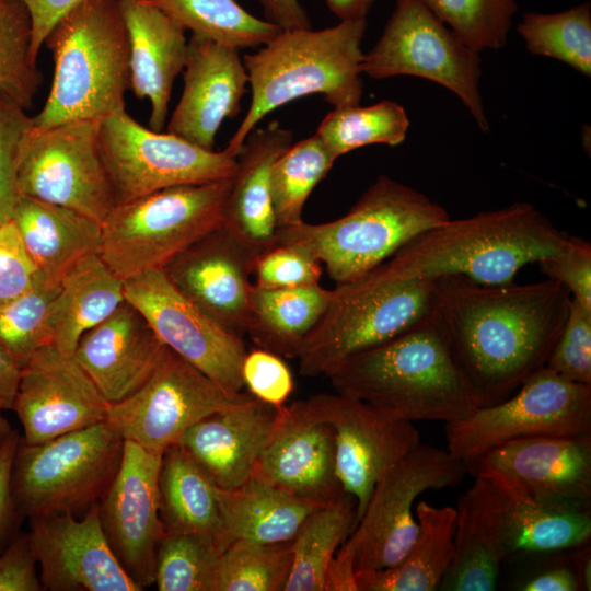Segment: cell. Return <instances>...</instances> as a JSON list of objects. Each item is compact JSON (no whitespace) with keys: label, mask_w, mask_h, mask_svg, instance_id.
<instances>
[{"label":"cell","mask_w":591,"mask_h":591,"mask_svg":"<svg viewBox=\"0 0 591 591\" xmlns=\"http://www.w3.org/2000/svg\"><path fill=\"white\" fill-rule=\"evenodd\" d=\"M433 313L478 404L511 396L544 368L567 321L571 294L557 281L433 280Z\"/></svg>","instance_id":"6da1fadb"},{"label":"cell","mask_w":591,"mask_h":591,"mask_svg":"<svg viewBox=\"0 0 591 591\" xmlns=\"http://www.w3.org/2000/svg\"><path fill=\"white\" fill-rule=\"evenodd\" d=\"M569 235L529 202L451 219L424 231L372 271L402 282L463 276L479 283L512 282L528 264L556 254Z\"/></svg>","instance_id":"7a4b0ae2"},{"label":"cell","mask_w":591,"mask_h":591,"mask_svg":"<svg viewBox=\"0 0 591 591\" xmlns=\"http://www.w3.org/2000/svg\"><path fill=\"white\" fill-rule=\"evenodd\" d=\"M343 395L410 421H456L479 404L433 311L401 334L338 363L327 375Z\"/></svg>","instance_id":"3957f363"},{"label":"cell","mask_w":591,"mask_h":591,"mask_svg":"<svg viewBox=\"0 0 591 591\" xmlns=\"http://www.w3.org/2000/svg\"><path fill=\"white\" fill-rule=\"evenodd\" d=\"M54 77L33 131L74 120H101L126 109L130 47L119 0H83L45 39Z\"/></svg>","instance_id":"277c9868"},{"label":"cell","mask_w":591,"mask_h":591,"mask_svg":"<svg viewBox=\"0 0 591 591\" xmlns=\"http://www.w3.org/2000/svg\"><path fill=\"white\" fill-rule=\"evenodd\" d=\"M366 28L367 20H357L317 31L280 30L257 51L244 55L252 97L225 150L236 155L267 114L299 97L321 94L334 108L358 105Z\"/></svg>","instance_id":"5b68a950"},{"label":"cell","mask_w":591,"mask_h":591,"mask_svg":"<svg viewBox=\"0 0 591 591\" xmlns=\"http://www.w3.org/2000/svg\"><path fill=\"white\" fill-rule=\"evenodd\" d=\"M450 218L421 192L380 175L344 216L277 231V244H297L315 256L335 283L352 281L412 239Z\"/></svg>","instance_id":"8992f818"},{"label":"cell","mask_w":591,"mask_h":591,"mask_svg":"<svg viewBox=\"0 0 591 591\" xmlns=\"http://www.w3.org/2000/svg\"><path fill=\"white\" fill-rule=\"evenodd\" d=\"M231 179L164 188L116 205L101 223L99 255L124 281L162 270L223 221Z\"/></svg>","instance_id":"52a82bcc"},{"label":"cell","mask_w":591,"mask_h":591,"mask_svg":"<svg viewBox=\"0 0 591 591\" xmlns=\"http://www.w3.org/2000/svg\"><path fill=\"white\" fill-rule=\"evenodd\" d=\"M433 280H384L371 270L331 290L328 305L297 359L303 376H326L346 358L376 346L433 311Z\"/></svg>","instance_id":"ba28073f"},{"label":"cell","mask_w":591,"mask_h":591,"mask_svg":"<svg viewBox=\"0 0 591 591\" xmlns=\"http://www.w3.org/2000/svg\"><path fill=\"white\" fill-rule=\"evenodd\" d=\"M124 439L105 420L38 444L20 438L11 493L22 517L86 511L115 477Z\"/></svg>","instance_id":"9c48e42d"},{"label":"cell","mask_w":591,"mask_h":591,"mask_svg":"<svg viewBox=\"0 0 591 591\" xmlns=\"http://www.w3.org/2000/svg\"><path fill=\"white\" fill-rule=\"evenodd\" d=\"M444 431L447 450L464 463L520 439H591V385L544 367L507 399L447 422Z\"/></svg>","instance_id":"30bf717a"},{"label":"cell","mask_w":591,"mask_h":591,"mask_svg":"<svg viewBox=\"0 0 591 591\" xmlns=\"http://www.w3.org/2000/svg\"><path fill=\"white\" fill-rule=\"evenodd\" d=\"M479 53L467 46L420 0H396L384 31L363 56L362 73L373 79L414 76L456 94L482 131L489 130L479 92Z\"/></svg>","instance_id":"8fae6325"},{"label":"cell","mask_w":591,"mask_h":591,"mask_svg":"<svg viewBox=\"0 0 591 591\" xmlns=\"http://www.w3.org/2000/svg\"><path fill=\"white\" fill-rule=\"evenodd\" d=\"M467 467L448 450L419 443L375 484L366 510L339 551L354 561L355 572L401 563L417 533L413 506L420 494L461 483Z\"/></svg>","instance_id":"7c38bea8"},{"label":"cell","mask_w":591,"mask_h":591,"mask_svg":"<svg viewBox=\"0 0 591 591\" xmlns=\"http://www.w3.org/2000/svg\"><path fill=\"white\" fill-rule=\"evenodd\" d=\"M103 161L116 205L154 192L231 179L236 155L200 148L178 136L149 129L127 112L100 120Z\"/></svg>","instance_id":"4fadbf2b"},{"label":"cell","mask_w":591,"mask_h":591,"mask_svg":"<svg viewBox=\"0 0 591 591\" xmlns=\"http://www.w3.org/2000/svg\"><path fill=\"white\" fill-rule=\"evenodd\" d=\"M252 397L224 390L166 347L143 384L111 404L106 420L124 440L163 455L205 417Z\"/></svg>","instance_id":"5bb4252c"},{"label":"cell","mask_w":591,"mask_h":591,"mask_svg":"<svg viewBox=\"0 0 591 591\" xmlns=\"http://www.w3.org/2000/svg\"><path fill=\"white\" fill-rule=\"evenodd\" d=\"M99 127L100 120H74L32 131L19 165L20 195L67 207L102 223L116 199Z\"/></svg>","instance_id":"9a60e30c"},{"label":"cell","mask_w":591,"mask_h":591,"mask_svg":"<svg viewBox=\"0 0 591 591\" xmlns=\"http://www.w3.org/2000/svg\"><path fill=\"white\" fill-rule=\"evenodd\" d=\"M125 298L147 318L165 347L227 391L243 392L247 352L237 337L208 317L167 280L162 270L124 281Z\"/></svg>","instance_id":"2e32d148"},{"label":"cell","mask_w":591,"mask_h":591,"mask_svg":"<svg viewBox=\"0 0 591 591\" xmlns=\"http://www.w3.org/2000/svg\"><path fill=\"white\" fill-rule=\"evenodd\" d=\"M333 426L336 470L345 493L355 497L356 525L378 480L420 443L413 421L339 393L313 395Z\"/></svg>","instance_id":"e0dca14e"},{"label":"cell","mask_w":591,"mask_h":591,"mask_svg":"<svg viewBox=\"0 0 591 591\" xmlns=\"http://www.w3.org/2000/svg\"><path fill=\"white\" fill-rule=\"evenodd\" d=\"M161 461V454L124 440L118 471L99 501L107 542L140 590L154 584L155 552L164 533L159 495Z\"/></svg>","instance_id":"ac0fdd59"},{"label":"cell","mask_w":591,"mask_h":591,"mask_svg":"<svg viewBox=\"0 0 591 591\" xmlns=\"http://www.w3.org/2000/svg\"><path fill=\"white\" fill-rule=\"evenodd\" d=\"M109 406L72 356L46 345L23 366L12 409L22 441L38 444L105 421Z\"/></svg>","instance_id":"d6986e66"},{"label":"cell","mask_w":591,"mask_h":591,"mask_svg":"<svg viewBox=\"0 0 591 591\" xmlns=\"http://www.w3.org/2000/svg\"><path fill=\"white\" fill-rule=\"evenodd\" d=\"M253 475L320 506L345 493L336 470L335 431L313 395L280 407Z\"/></svg>","instance_id":"ffe728a7"},{"label":"cell","mask_w":591,"mask_h":591,"mask_svg":"<svg viewBox=\"0 0 591 591\" xmlns=\"http://www.w3.org/2000/svg\"><path fill=\"white\" fill-rule=\"evenodd\" d=\"M28 536L44 590L141 591L107 542L99 502L83 518L71 512L30 518Z\"/></svg>","instance_id":"44dd1931"},{"label":"cell","mask_w":591,"mask_h":591,"mask_svg":"<svg viewBox=\"0 0 591 591\" xmlns=\"http://www.w3.org/2000/svg\"><path fill=\"white\" fill-rule=\"evenodd\" d=\"M473 476L503 561L510 557L575 549L590 543L591 509L541 501L494 471H477Z\"/></svg>","instance_id":"7402d4cb"},{"label":"cell","mask_w":591,"mask_h":591,"mask_svg":"<svg viewBox=\"0 0 591 591\" xmlns=\"http://www.w3.org/2000/svg\"><path fill=\"white\" fill-rule=\"evenodd\" d=\"M253 256L222 224L163 269L173 287L229 333L246 335Z\"/></svg>","instance_id":"603a6c76"},{"label":"cell","mask_w":591,"mask_h":591,"mask_svg":"<svg viewBox=\"0 0 591 591\" xmlns=\"http://www.w3.org/2000/svg\"><path fill=\"white\" fill-rule=\"evenodd\" d=\"M467 473H500L532 497L591 509V439L537 437L505 443L465 463Z\"/></svg>","instance_id":"cb8c5ba5"},{"label":"cell","mask_w":591,"mask_h":591,"mask_svg":"<svg viewBox=\"0 0 591 591\" xmlns=\"http://www.w3.org/2000/svg\"><path fill=\"white\" fill-rule=\"evenodd\" d=\"M183 71L184 89L167 132L213 150L222 121L237 116L246 92L248 74L240 50L192 34Z\"/></svg>","instance_id":"d4e9b609"},{"label":"cell","mask_w":591,"mask_h":591,"mask_svg":"<svg viewBox=\"0 0 591 591\" xmlns=\"http://www.w3.org/2000/svg\"><path fill=\"white\" fill-rule=\"evenodd\" d=\"M165 348L142 313L125 300L80 337L72 357L114 404L143 384Z\"/></svg>","instance_id":"484cf974"},{"label":"cell","mask_w":591,"mask_h":591,"mask_svg":"<svg viewBox=\"0 0 591 591\" xmlns=\"http://www.w3.org/2000/svg\"><path fill=\"white\" fill-rule=\"evenodd\" d=\"M279 409L252 397L205 417L188 428L176 444L219 488L239 487L253 476Z\"/></svg>","instance_id":"4316f807"},{"label":"cell","mask_w":591,"mask_h":591,"mask_svg":"<svg viewBox=\"0 0 591 591\" xmlns=\"http://www.w3.org/2000/svg\"><path fill=\"white\" fill-rule=\"evenodd\" d=\"M291 143L292 131L274 120L254 128L236 154L222 225L255 258L277 245L270 169Z\"/></svg>","instance_id":"83f0119b"},{"label":"cell","mask_w":591,"mask_h":591,"mask_svg":"<svg viewBox=\"0 0 591 591\" xmlns=\"http://www.w3.org/2000/svg\"><path fill=\"white\" fill-rule=\"evenodd\" d=\"M130 47V90L151 103L150 129L162 131L176 77L183 71L186 30L143 0H119Z\"/></svg>","instance_id":"f1b7e54d"},{"label":"cell","mask_w":591,"mask_h":591,"mask_svg":"<svg viewBox=\"0 0 591 591\" xmlns=\"http://www.w3.org/2000/svg\"><path fill=\"white\" fill-rule=\"evenodd\" d=\"M12 221L49 285L59 286L81 259L100 252L101 223L67 207L20 195Z\"/></svg>","instance_id":"f546056e"},{"label":"cell","mask_w":591,"mask_h":591,"mask_svg":"<svg viewBox=\"0 0 591 591\" xmlns=\"http://www.w3.org/2000/svg\"><path fill=\"white\" fill-rule=\"evenodd\" d=\"M223 549L233 542L276 544L292 541L301 523L323 507L252 476L239 487H218Z\"/></svg>","instance_id":"4dcf8cb0"},{"label":"cell","mask_w":591,"mask_h":591,"mask_svg":"<svg viewBox=\"0 0 591 591\" xmlns=\"http://www.w3.org/2000/svg\"><path fill=\"white\" fill-rule=\"evenodd\" d=\"M124 280L99 254L81 259L61 279L48 313L49 344L71 357L80 337L124 301Z\"/></svg>","instance_id":"1f68e13d"},{"label":"cell","mask_w":591,"mask_h":591,"mask_svg":"<svg viewBox=\"0 0 591 591\" xmlns=\"http://www.w3.org/2000/svg\"><path fill=\"white\" fill-rule=\"evenodd\" d=\"M415 515L418 533L405 558L393 567L356 571V591L439 590L454 553L456 509L419 501Z\"/></svg>","instance_id":"d6a6232c"},{"label":"cell","mask_w":591,"mask_h":591,"mask_svg":"<svg viewBox=\"0 0 591 591\" xmlns=\"http://www.w3.org/2000/svg\"><path fill=\"white\" fill-rule=\"evenodd\" d=\"M159 495L164 532L189 534L223 551L218 486L177 444L162 455Z\"/></svg>","instance_id":"836d02e7"},{"label":"cell","mask_w":591,"mask_h":591,"mask_svg":"<svg viewBox=\"0 0 591 591\" xmlns=\"http://www.w3.org/2000/svg\"><path fill=\"white\" fill-rule=\"evenodd\" d=\"M331 290L320 283L268 289L253 283L246 335L262 349L297 358L301 346L324 314Z\"/></svg>","instance_id":"e575fe53"},{"label":"cell","mask_w":591,"mask_h":591,"mask_svg":"<svg viewBox=\"0 0 591 591\" xmlns=\"http://www.w3.org/2000/svg\"><path fill=\"white\" fill-rule=\"evenodd\" d=\"M455 509L454 553L439 590L493 591L503 558L474 483L461 496Z\"/></svg>","instance_id":"d590c367"},{"label":"cell","mask_w":591,"mask_h":591,"mask_svg":"<svg viewBox=\"0 0 591 591\" xmlns=\"http://www.w3.org/2000/svg\"><path fill=\"white\" fill-rule=\"evenodd\" d=\"M354 496L312 511L291 541L292 565L283 591H325L329 565L339 546L356 528Z\"/></svg>","instance_id":"8d00e7d4"},{"label":"cell","mask_w":591,"mask_h":591,"mask_svg":"<svg viewBox=\"0 0 591 591\" xmlns=\"http://www.w3.org/2000/svg\"><path fill=\"white\" fill-rule=\"evenodd\" d=\"M158 8L193 35L236 49L259 47L280 28L259 20L235 0H143Z\"/></svg>","instance_id":"74e56055"},{"label":"cell","mask_w":591,"mask_h":591,"mask_svg":"<svg viewBox=\"0 0 591 591\" xmlns=\"http://www.w3.org/2000/svg\"><path fill=\"white\" fill-rule=\"evenodd\" d=\"M335 161L315 134L291 143L276 159L270 169V192L278 230L304 221L309 196Z\"/></svg>","instance_id":"f35d334b"},{"label":"cell","mask_w":591,"mask_h":591,"mask_svg":"<svg viewBox=\"0 0 591 591\" xmlns=\"http://www.w3.org/2000/svg\"><path fill=\"white\" fill-rule=\"evenodd\" d=\"M409 127L406 111L396 102L383 100L369 106L335 107L314 132L337 160L370 144L396 147L404 142Z\"/></svg>","instance_id":"ab89813d"},{"label":"cell","mask_w":591,"mask_h":591,"mask_svg":"<svg viewBox=\"0 0 591 591\" xmlns=\"http://www.w3.org/2000/svg\"><path fill=\"white\" fill-rule=\"evenodd\" d=\"M517 30L531 54L555 58L591 76L589 2L558 13L526 12Z\"/></svg>","instance_id":"60d3db41"},{"label":"cell","mask_w":591,"mask_h":591,"mask_svg":"<svg viewBox=\"0 0 591 591\" xmlns=\"http://www.w3.org/2000/svg\"><path fill=\"white\" fill-rule=\"evenodd\" d=\"M291 565V541L233 542L219 555L213 591H283Z\"/></svg>","instance_id":"b9f144b4"},{"label":"cell","mask_w":591,"mask_h":591,"mask_svg":"<svg viewBox=\"0 0 591 591\" xmlns=\"http://www.w3.org/2000/svg\"><path fill=\"white\" fill-rule=\"evenodd\" d=\"M31 31L24 4L0 0V92L25 109L43 83V73L30 57Z\"/></svg>","instance_id":"7bdbcfd3"},{"label":"cell","mask_w":591,"mask_h":591,"mask_svg":"<svg viewBox=\"0 0 591 591\" xmlns=\"http://www.w3.org/2000/svg\"><path fill=\"white\" fill-rule=\"evenodd\" d=\"M220 553L199 538L164 532L155 552L159 591H213Z\"/></svg>","instance_id":"ee69618b"},{"label":"cell","mask_w":591,"mask_h":591,"mask_svg":"<svg viewBox=\"0 0 591 591\" xmlns=\"http://www.w3.org/2000/svg\"><path fill=\"white\" fill-rule=\"evenodd\" d=\"M476 51L500 49L508 39L514 0H420Z\"/></svg>","instance_id":"f6af8a7d"},{"label":"cell","mask_w":591,"mask_h":591,"mask_svg":"<svg viewBox=\"0 0 591 591\" xmlns=\"http://www.w3.org/2000/svg\"><path fill=\"white\" fill-rule=\"evenodd\" d=\"M59 287L47 283L38 275L32 290L0 306V345L22 367L39 348L50 345L48 313Z\"/></svg>","instance_id":"bcb514c9"},{"label":"cell","mask_w":591,"mask_h":591,"mask_svg":"<svg viewBox=\"0 0 591 591\" xmlns=\"http://www.w3.org/2000/svg\"><path fill=\"white\" fill-rule=\"evenodd\" d=\"M33 131L26 109L0 92V223L12 220L21 157Z\"/></svg>","instance_id":"7dc6e473"},{"label":"cell","mask_w":591,"mask_h":591,"mask_svg":"<svg viewBox=\"0 0 591 591\" xmlns=\"http://www.w3.org/2000/svg\"><path fill=\"white\" fill-rule=\"evenodd\" d=\"M545 367L569 381L591 385V310L572 298L567 321Z\"/></svg>","instance_id":"c3c4849f"},{"label":"cell","mask_w":591,"mask_h":591,"mask_svg":"<svg viewBox=\"0 0 591 591\" xmlns=\"http://www.w3.org/2000/svg\"><path fill=\"white\" fill-rule=\"evenodd\" d=\"M254 285L268 289L320 283L322 263L297 244H277L255 258Z\"/></svg>","instance_id":"681fc988"},{"label":"cell","mask_w":591,"mask_h":591,"mask_svg":"<svg viewBox=\"0 0 591 591\" xmlns=\"http://www.w3.org/2000/svg\"><path fill=\"white\" fill-rule=\"evenodd\" d=\"M241 373L247 392L275 407L286 405L294 389L293 375L282 357L258 347L247 350Z\"/></svg>","instance_id":"f907efd6"},{"label":"cell","mask_w":591,"mask_h":591,"mask_svg":"<svg viewBox=\"0 0 591 591\" xmlns=\"http://www.w3.org/2000/svg\"><path fill=\"white\" fill-rule=\"evenodd\" d=\"M541 271L564 286L571 298L591 310V244L569 235L567 244L551 256L538 262Z\"/></svg>","instance_id":"816d5d0a"},{"label":"cell","mask_w":591,"mask_h":591,"mask_svg":"<svg viewBox=\"0 0 591 591\" xmlns=\"http://www.w3.org/2000/svg\"><path fill=\"white\" fill-rule=\"evenodd\" d=\"M37 278L14 222L0 223V306L32 290Z\"/></svg>","instance_id":"f5cc1de1"},{"label":"cell","mask_w":591,"mask_h":591,"mask_svg":"<svg viewBox=\"0 0 591 591\" xmlns=\"http://www.w3.org/2000/svg\"><path fill=\"white\" fill-rule=\"evenodd\" d=\"M28 533L16 534L0 555V591L44 590Z\"/></svg>","instance_id":"db71d44e"},{"label":"cell","mask_w":591,"mask_h":591,"mask_svg":"<svg viewBox=\"0 0 591 591\" xmlns=\"http://www.w3.org/2000/svg\"><path fill=\"white\" fill-rule=\"evenodd\" d=\"M589 545V544H588ZM588 545L575 548L569 561L560 560L546 564L535 572L520 578L514 583L519 591H581L584 590L581 563Z\"/></svg>","instance_id":"11a10c76"},{"label":"cell","mask_w":591,"mask_h":591,"mask_svg":"<svg viewBox=\"0 0 591 591\" xmlns=\"http://www.w3.org/2000/svg\"><path fill=\"white\" fill-rule=\"evenodd\" d=\"M20 438L19 432L13 429L0 449V551L16 535L23 518L11 493V471Z\"/></svg>","instance_id":"9f6ffc18"},{"label":"cell","mask_w":591,"mask_h":591,"mask_svg":"<svg viewBox=\"0 0 591 591\" xmlns=\"http://www.w3.org/2000/svg\"><path fill=\"white\" fill-rule=\"evenodd\" d=\"M31 19L30 57L37 63L39 51L58 20L83 0H19Z\"/></svg>","instance_id":"6f0895ef"},{"label":"cell","mask_w":591,"mask_h":591,"mask_svg":"<svg viewBox=\"0 0 591 591\" xmlns=\"http://www.w3.org/2000/svg\"><path fill=\"white\" fill-rule=\"evenodd\" d=\"M266 21L280 30L311 28L310 19L299 0H257Z\"/></svg>","instance_id":"680465c9"},{"label":"cell","mask_w":591,"mask_h":591,"mask_svg":"<svg viewBox=\"0 0 591 591\" xmlns=\"http://www.w3.org/2000/svg\"><path fill=\"white\" fill-rule=\"evenodd\" d=\"M22 364L0 345V410L12 409L18 393Z\"/></svg>","instance_id":"91938a15"},{"label":"cell","mask_w":591,"mask_h":591,"mask_svg":"<svg viewBox=\"0 0 591 591\" xmlns=\"http://www.w3.org/2000/svg\"><path fill=\"white\" fill-rule=\"evenodd\" d=\"M328 9L340 21L367 20L374 0H325Z\"/></svg>","instance_id":"94428289"},{"label":"cell","mask_w":591,"mask_h":591,"mask_svg":"<svg viewBox=\"0 0 591 591\" xmlns=\"http://www.w3.org/2000/svg\"><path fill=\"white\" fill-rule=\"evenodd\" d=\"M12 427L8 419L2 415V412L0 410V449L3 445L4 441L9 437V434L12 432Z\"/></svg>","instance_id":"6125c7cd"}]
</instances>
